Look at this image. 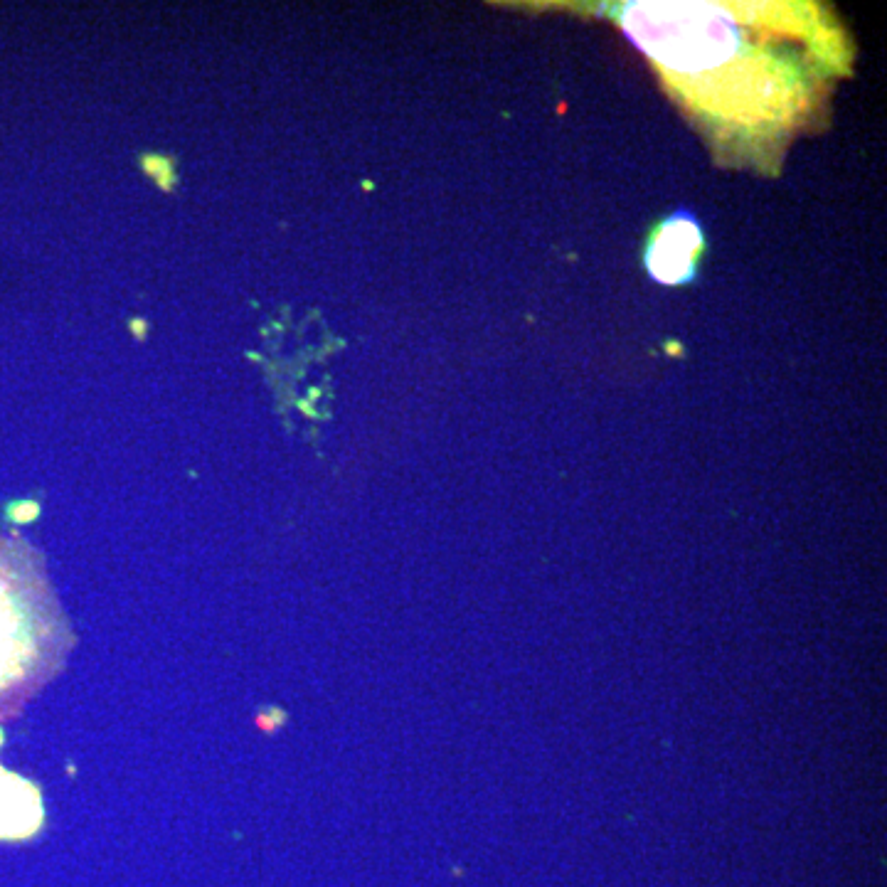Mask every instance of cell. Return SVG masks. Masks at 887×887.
<instances>
[{
  "mask_svg": "<svg viewBox=\"0 0 887 887\" xmlns=\"http://www.w3.org/2000/svg\"><path fill=\"white\" fill-rule=\"evenodd\" d=\"M42 811L40 791L28 779L0 769V841H23L40 831Z\"/></svg>",
  "mask_w": 887,
  "mask_h": 887,
  "instance_id": "2",
  "label": "cell"
},
{
  "mask_svg": "<svg viewBox=\"0 0 887 887\" xmlns=\"http://www.w3.org/2000/svg\"><path fill=\"white\" fill-rule=\"evenodd\" d=\"M72 644L40 552L0 535V720L18 715L65 668Z\"/></svg>",
  "mask_w": 887,
  "mask_h": 887,
  "instance_id": "1",
  "label": "cell"
},
{
  "mask_svg": "<svg viewBox=\"0 0 887 887\" xmlns=\"http://www.w3.org/2000/svg\"><path fill=\"white\" fill-rule=\"evenodd\" d=\"M695 249H698V232L693 225L668 227L663 235H658L656 247L649 254L651 272L663 281L683 279Z\"/></svg>",
  "mask_w": 887,
  "mask_h": 887,
  "instance_id": "3",
  "label": "cell"
}]
</instances>
